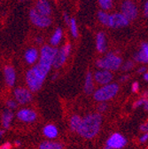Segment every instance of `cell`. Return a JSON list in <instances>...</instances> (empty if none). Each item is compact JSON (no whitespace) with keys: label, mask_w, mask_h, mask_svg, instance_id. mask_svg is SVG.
<instances>
[{"label":"cell","mask_w":148,"mask_h":149,"mask_svg":"<svg viewBox=\"0 0 148 149\" xmlns=\"http://www.w3.org/2000/svg\"><path fill=\"white\" fill-rule=\"evenodd\" d=\"M69 26H70V29H71V33H72L73 36L75 37V38H76V37L78 36V28H77L76 21L74 18L71 19Z\"/></svg>","instance_id":"obj_27"},{"label":"cell","mask_w":148,"mask_h":149,"mask_svg":"<svg viewBox=\"0 0 148 149\" xmlns=\"http://www.w3.org/2000/svg\"><path fill=\"white\" fill-rule=\"evenodd\" d=\"M4 74L6 78V83L9 87L14 86L15 80H16V74L15 70L12 66H6L4 68Z\"/></svg>","instance_id":"obj_14"},{"label":"cell","mask_w":148,"mask_h":149,"mask_svg":"<svg viewBox=\"0 0 148 149\" xmlns=\"http://www.w3.org/2000/svg\"><path fill=\"white\" fill-rule=\"evenodd\" d=\"M96 48L99 52H105L106 50V35L103 32H99L96 36Z\"/></svg>","instance_id":"obj_17"},{"label":"cell","mask_w":148,"mask_h":149,"mask_svg":"<svg viewBox=\"0 0 148 149\" xmlns=\"http://www.w3.org/2000/svg\"><path fill=\"white\" fill-rule=\"evenodd\" d=\"M114 76L113 74L110 72V70H106V69H103V70H99L97 71L94 74V79L95 81L99 84H108L111 81H112Z\"/></svg>","instance_id":"obj_12"},{"label":"cell","mask_w":148,"mask_h":149,"mask_svg":"<svg viewBox=\"0 0 148 149\" xmlns=\"http://www.w3.org/2000/svg\"><path fill=\"white\" fill-rule=\"evenodd\" d=\"M147 133H148V132H147Z\"/></svg>","instance_id":"obj_49"},{"label":"cell","mask_w":148,"mask_h":149,"mask_svg":"<svg viewBox=\"0 0 148 149\" xmlns=\"http://www.w3.org/2000/svg\"><path fill=\"white\" fill-rule=\"evenodd\" d=\"M11 148H12V145L9 142L5 143L4 145L1 146V147H0V149H11Z\"/></svg>","instance_id":"obj_37"},{"label":"cell","mask_w":148,"mask_h":149,"mask_svg":"<svg viewBox=\"0 0 148 149\" xmlns=\"http://www.w3.org/2000/svg\"><path fill=\"white\" fill-rule=\"evenodd\" d=\"M31 69L34 71V73L35 74V76L38 77L39 79L43 80V81H44V79L46 78V76H47L48 72L50 71L48 68L43 67V66L40 65L39 63H38V64H36V65H35Z\"/></svg>","instance_id":"obj_19"},{"label":"cell","mask_w":148,"mask_h":149,"mask_svg":"<svg viewBox=\"0 0 148 149\" xmlns=\"http://www.w3.org/2000/svg\"><path fill=\"white\" fill-rule=\"evenodd\" d=\"M106 108H107V105L106 103H101L98 107V110L99 111V113H103V112L106 110Z\"/></svg>","instance_id":"obj_33"},{"label":"cell","mask_w":148,"mask_h":149,"mask_svg":"<svg viewBox=\"0 0 148 149\" xmlns=\"http://www.w3.org/2000/svg\"><path fill=\"white\" fill-rule=\"evenodd\" d=\"M147 99H145V98H141V99H139V100H136L134 103H133V108H138V107H139L140 106H143L144 105V103L145 102V100H146Z\"/></svg>","instance_id":"obj_29"},{"label":"cell","mask_w":148,"mask_h":149,"mask_svg":"<svg viewBox=\"0 0 148 149\" xmlns=\"http://www.w3.org/2000/svg\"><path fill=\"white\" fill-rule=\"evenodd\" d=\"M15 146H21V142H20L19 140H16V141H15Z\"/></svg>","instance_id":"obj_44"},{"label":"cell","mask_w":148,"mask_h":149,"mask_svg":"<svg viewBox=\"0 0 148 149\" xmlns=\"http://www.w3.org/2000/svg\"><path fill=\"white\" fill-rule=\"evenodd\" d=\"M119 91V86L117 84H108L103 87L98 89L94 93V99L99 102H105L113 99Z\"/></svg>","instance_id":"obj_2"},{"label":"cell","mask_w":148,"mask_h":149,"mask_svg":"<svg viewBox=\"0 0 148 149\" xmlns=\"http://www.w3.org/2000/svg\"><path fill=\"white\" fill-rule=\"evenodd\" d=\"M102 123V116L99 113H92L83 117L77 133L84 139H91L98 135Z\"/></svg>","instance_id":"obj_1"},{"label":"cell","mask_w":148,"mask_h":149,"mask_svg":"<svg viewBox=\"0 0 148 149\" xmlns=\"http://www.w3.org/2000/svg\"><path fill=\"white\" fill-rule=\"evenodd\" d=\"M128 78H129V76H123V77H122L121 81H122V82H124V81L128 80Z\"/></svg>","instance_id":"obj_43"},{"label":"cell","mask_w":148,"mask_h":149,"mask_svg":"<svg viewBox=\"0 0 148 149\" xmlns=\"http://www.w3.org/2000/svg\"><path fill=\"white\" fill-rule=\"evenodd\" d=\"M4 133H5V130H1V132H0V136H1V137H2V136L4 135Z\"/></svg>","instance_id":"obj_46"},{"label":"cell","mask_w":148,"mask_h":149,"mask_svg":"<svg viewBox=\"0 0 148 149\" xmlns=\"http://www.w3.org/2000/svg\"><path fill=\"white\" fill-rule=\"evenodd\" d=\"M62 38V29L60 28H58L56 30L54 31L51 38V45L52 46L58 45Z\"/></svg>","instance_id":"obj_25"},{"label":"cell","mask_w":148,"mask_h":149,"mask_svg":"<svg viewBox=\"0 0 148 149\" xmlns=\"http://www.w3.org/2000/svg\"><path fill=\"white\" fill-rule=\"evenodd\" d=\"M58 50L50 45H44L41 49V56L39 59V64L43 67L51 70V66H53L54 60L56 58Z\"/></svg>","instance_id":"obj_4"},{"label":"cell","mask_w":148,"mask_h":149,"mask_svg":"<svg viewBox=\"0 0 148 149\" xmlns=\"http://www.w3.org/2000/svg\"><path fill=\"white\" fill-rule=\"evenodd\" d=\"M13 118V113L10 109H6L3 112L2 116V123L5 129H9L11 125V122Z\"/></svg>","instance_id":"obj_22"},{"label":"cell","mask_w":148,"mask_h":149,"mask_svg":"<svg viewBox=\"0 0 148 149\" xmlns=\"http://www.w3.org/2000/svg\"><path fill=\"white\" fill-rule=\"evenodd\" d=\"M133 66H134V64H133V62H132V61H127V62L123 65L122 69H123L124 71L131 70V69L133 68Z\"/></svg>","instance_id":"obj_30"},{"label":"cell","mask_w":148,"mask_h":149,"mask_svg":"<svg viewBox=\"0 0 148 149\" xmlns=\"http://www.w3.org/2000/svg\"><path fill=\"white\" fill-rule=\"evenodd\" d=\"M104 149H112V148H111L110 146H108L107 145H106V146H104Z\"/></svg>","instance_id":"obj_47"},{"label":"cell","mask_w":148,"mask_h":149,"mask_svg":"<svg viewBox=\"0 0 148 149\" xmlns=\"http://www.w3.org/2000/svg\"><path fill=\"white\" fill-rule=\"evenodd\" d=\"M64 20H65V22H66L67 25H70L71 19L69 18V15H68L67 13H64Z\"/></svg>","instance_id":"obj_36"},{"label":"cell","mask_w":148,"mask_h":149,"mask_svg":"<svg viewBox=\"0 0 148 149\" xmlns=\"http://www.w3.org/2000/svg\"><path fill=\"white\" fill-rule=\"evenodd\" d=\"M144 109H145V111H146V112H148V99L145 100V102L144 103Z\"/></svg>","instance_id":"obj_40"},{"label":"cell","mask_w":148,"mask_h":149,"mask_svg":"<svg viewBox=\"0 0 148 149\" xmlns=\"http://www.w3.org/2000/svg\"><path fill=\"white\" fill-rule=\"evenodd\" d=\"M106 145L112 149H122L127 145V139L120 133H114L108 138Z\"/></svg>","instance_id":"obj_10"},{"label":"cell","mask_w":148,"mask_h":149,"mask_svg":"<svg viewBox=\"0 0 148 149\" xmlns=\"http://www.w3.org/2000/svg\"><path fill=\"white\" fill-rule=\"evenodd\" d=\"M97 67L106 70H117L122 65V59L115 53H107L106 57L99 59L96 62Z\"/></svg>","instance_id":"obj_3"},{"label":"cell","mask_w":148,"mask_h":149,"mask_svg":"<svg viewBox=\"0 0 148 149\" xmlns=\"http://www.w3.org/2000/svg\"><path fill=\"white\" fill-rule=\"evenodd\" d=\"M71 52V45L69 43H67L64 45V46L58 51V53L56 55V58L54 60L53 62V67L55 68H60L67 61V58L68 57V55L70 54Z\"/></svg>","instance_id":"obj_7"},{"label":"cell","mask_w":148,"mask_h":149,"mask_svg":"<svg viewBox=\"0 0 148 149\" xmlns=\"http://www.w3.org/2000/svg\"><path fill=\"white\" fill-rule=\"evenodd\" d=\"M144 79H145L146 82H148V72H145V74H144Z\"/></svg>","instance_id":"obj_42"},{"label":"cell","mask_w":148,"mask_h":149,"mask_svg":"<svg viewBox=\"0 0 148 149\" xmlns=\"http://www.w3.org/2000/svg\"><path fill=\"white\" fill-rule=\"evenodd\" d=\"M38 58V52L35 48H29L25 52V61L28 64H34Z\"/></svg>","instance_id":"obj_20"},{"label":"cell","mask_w":148,"mask_h":149,"mask_svg":"<svg viewBox=\"0 0 148 149\" xmlns=\"http://www.w3.org/2000/svg\"><path fill=\"white\" fill-rule=\"evenodd\" d=\"M36 42L38 43H40V42H42V37H38V38H36Z\"/></svg>","instance_id":"obj_45"},{"label":"cell","mask_w":148,"mask_h":149,"mask_svg":"<svg viewBox=\"0 0 148 149\" xmlns=\"http://www.w3.org/2000/svg\"><path fill=\"white\" fill-rule=\"evenodd\" d=\"M17 117L18 119H20L21 121L25 123H33L36 120L38 116H36V113L35 111L28 108H23L18 111Z\"/></svg>","instance_id":"obj_13"},{"label":"cell","mask_w":148,"mask_h":149,"mask_svg":"<svg viewBox=\"0 0 148 149\" xmlns=\"http://www.w3.org/2000/svg\"><path fill=\"white\" fill-rule=\"evenodd\" d=\"M21 1H23V0H21Z\"/></svg>","instance_id":"obj_48"},{"label":"cell","mask_w":148,"mask_h":149,"mask_svg":"<svg viewBox=\"0 0 148 149\" xmlns=\"http://www.w3.org/2000/svg\"><path fill=\"white\" fill-rule=\"evenodd\" d=\"M98 18H99V21L105 26L108 27V23H109V19H110V14L100 11L98 13Z\"/></svg>","instance_id":"obj_26"},{"label":"cell","mask_w":148,"mask_h":149,"mask_svg":"<svg viewBox=\"0 0 148 149\" xmlns=\"http://www.w3.org/2000/svg\"><path fill=\"white\" fill-rule=\"evenodd\" d=\"M122 13L127 17L129 21H132L138 16V8L132 1L126 0L122 5Z\"/></svg>","instance_id":"obj_9"},{"label":"cell","mask_w":148,"mask_h":149,"mask_svg":"<svg viewBox=\"0 0 148 149\" xmlns=\"http://www.w3.org/2000/svg\"><path fill=\"white\" fill-rule=\"evenodd\" d=\"M29 18L31 22L38 28H46L51 25V20L49 16L39 13L36 9H31L29 12Z\"/></svg>","instance_id":"obj_5"},{"label":"cell","mask_w":148,"mask_h":149,"mask_svg":"<svg viewBox=\"0 0 148 149\" xmlns=\"http://www.w3.org/2000/svg\"><path fill=\"white\" fill-rule=\"evenodd\" d=\"M39 149H63V146L57 142L44 141L40 144Z\"/></svg>","instance_id":"obj_24"},{"label":"cell","mask_w":148,"mask_h":149,"mask_svg":"<svg viewBox=\"0 0 148 149\" xmlns=\"http://www.w3.org/2000/svg\"><path fill=\"white\" fill-rule=\"evenodd\" d=\"M142 98H145V99H148V91H145L142 94Z\"/></svg>","instance_id":"obj_41"},{"label":"cell","mask_w":148,"mask_h":149,"mask_svg":"<svg viewBox=\"0 0 148 149\" xmlns=\"http://www.w3.org/2000/svg\"><path fill=\"white\" fill-rule=\"evenodd\" d=\"M44 135L48 139H55L58 136V129L53 124H47L43 129Z\"/></svg>","instance_id":"obj_18"},{"label":"cell","mask_w":148,"mask_h":149,"mask_svg":"<svg viewBox=\"0 0 148 149\" xmlns=\"http://www.w3.org/2000/svg\"><path fill=\"white\" fill-rule=\"evenodd\" d=\"M147 140H148V133L145 132V133L139 139V141H140L141 143H145Z\"/></svg>","instance_id":"obj_35"},{"label":"cell","mask_w":148,"mask_h":149,"mask_svg":"<svg viewBox=\"0 0 148 149\" xmlns=\"http://www.w3.org/2000/svg\"><path fill=\"white\" fill-rule=\"evenodd\" d=\"M35 9L39 13L49 16L51 13V8L47 0H38L35 5Z\"/></svg>","instance_id":"obj_15"},{"label":"cell","mask_w":148,"mask_h":149,"mask_svg":"<svg viewBox=\"0 0 148 149\" xmlns=\"http://www.w3.org/2000/svg\"><path fill=\"white\" fill-rule=\"evenodd\" d=\"M140 130H141V132H143L144 133L148 132V123L142 124V125L140 126Z\"/></svg>","instance_id":"obj_34"},{"label":"cell","mask_w":148,"mask_h":149,"mask_svg":"<svg viewBox=\"0 0 148 149\" xmlns=\"http://www.w3.org/2000/svg\"><path fill=\"white\" fill-rule=\"evenodd\" d=\"M99 4L104 10H109L112 7L113 0H99Z\"/></svg>","instance_id":"obj_28"},{"label":"cell","mask_w":148,"mask_h":149,"mask_svg":"<svg viewBox=\"0 0 148 149\" xmlns=\"http://www.w3.org/2000/svg\"><path fill=\"white\" fill-rule=\"evenodd\" d=\"M32 91L26 88H17L14 91V97L18 103H20L22 105L27 104L32 100Z\"/></svg>","instance_id":"obj_11"},{"label":"cell","mask_w":148,"mask_h":149,"mask_svg":"<svg viewBox=\"0 0 148 149\" xmlns=\"http://www.w3.org/2000/svg\"><path fill=\"white\" fill-rule=\"evenodd\" d=\"M144 14L145 17H148V0L145 4V7H144Z\"/></svg>","instance_id":"obj_38"},{"label":"cell","mask_w":148,"mask_h":149,"mask_svg":"<svg viewBox=\"0 0 148 149\" xmlns=\"http://www.w3.org/2000/svg\"><path fill=\"white\" fill-rule=\"evenodd\" d=\"M6 106L9 109H15L17 107V103L13 100H9L7 102H6Z\"/></svg>","instance_id":"obj_31"},{"label":"cell","mask_w":148,"mask_h":149,"mask_svg":"<svg viewBox=\"0 0 148 149\" xmlns=\"http://www.w3.org/2000/svg\"><path fill=\"white\" fill-rule=\"evenodd\" d=\"M94 77H92V74L90 72H88L86 74L85 83H84V91L86 94H91L93 92L94 84H93Z\"/></svg>","instance_id":"obj_21"},{"label":"cell","mask_w":148,"mask_h":149,"mask_svg":"<svg viewBox=\"0 0 148 149\" xmlns=\"http://www.w3.org/2000/svg\"><path fill=\"white\" fill-rule=\"evenodd\" d=\"M146 71V68L145 67H141V68H139L138 69V74H142V73H144V72H145Z\"/></svg>","instance_id":"obj_39"},{"label":"cell","mask_w":148,"mask_h":149,"mask_svg":"<svg viewBox=\"0 0 148 149\" xmlns=\"http://www.w3.org/2000/svg\"><path fill=\"white\" fill-rule=\"evenodd\" d=\"M131 91H132V92H134V93L138 92V91H139V84H138V82H134V83L132 84V85H131Z\"/></svg>","instance_id":"obj_32"},{"label":"cell","mask_w":148,"mask_h":149,"mask_svg":"<svg viewBox=\"0 0 148 149\" xmlns=\"http://www.w3.org/2000/svg\"><path fill=\"white\" fill-rule=\"evenodd\" d=\"M82 121L83 119L78 116V115H74L71 119H70V129L72 132H77V130L82 123Z\"/></svg>","instance_id":"obj_23"},{"label":"cell","mask_w":148,"mask_h":149,"mask_svg":"<svg viewBox=\"0 0 148 149\" xmlns=\"http://www.w3.org/2000/svg\"><path fill=\"white\" fill-rule=\"evenodd\" d=\"M26 83L28 84V89L32 92H35L41 89L44 81L39 79L38 77L35 76V74L32 69L28 70L26 74Z\"/></svg>","instance_id":"obj_6"},{"label":"cell","mask_w":148,"mask_h":149,"mask_svg":"<svg viewBox=\"0 0 148 149\" xmlns=\"http://www.w3.org/2000/svg\"><path fill=\"white\" fill-rule=\"evenodd\" d=\"M135 61L141 63H148V42L142 44L141 51L135 55Z\"/></svg>","instance_id":"obj_16"},{"label":"cell","mask_w":148,"mask_h":149,"mask_svg":"<svg viewBox=\"0 0 148 149\" xmlns=\"http://www.w3.org/2000/svg\"><path fill=\"white\" fill-rule=\"evenodd\" d=\"M129 20L127 17L122 13H114L110 14L109 23L108 27L113 29H118V28H123L126 27L129 24Z\"/></svg>","instance_id":"obj_8"}]
</instances>
